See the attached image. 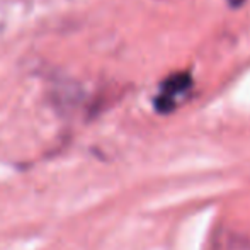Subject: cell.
Returning a JSON list of instances; mask_svg holds the SVG:
<instances>
[{"label":"cell","mask_w":250,"mask_h":250,"mask_svg":"<svg viewBox=\"0 0 250 250\" xmlns=\"http://www.w3.org/2000/svg\"><path fill=\"white\" fill-rule=\"evenodd\" d=\"M191 83H192V80L189 73H186V72L174 73V75L168 77V79L162 83V96H167L174 99L177 94H182L184 90H188L189 87H191Z\"/></svg>","instance_id":"1"},{"label":"cell","mask_w":250,"mask_h":250,"mask_svg":"<svg viewBox=\"0 0 250 250\" xmlns=\"http://www.w3.org/2000/svg\"><path fill=\"white\" fill-rule=\"evenodd\" d=\"M230 2H231V5H242L244 0H230Z\"/></svg>","instance_id":"2"}]
</instances>
